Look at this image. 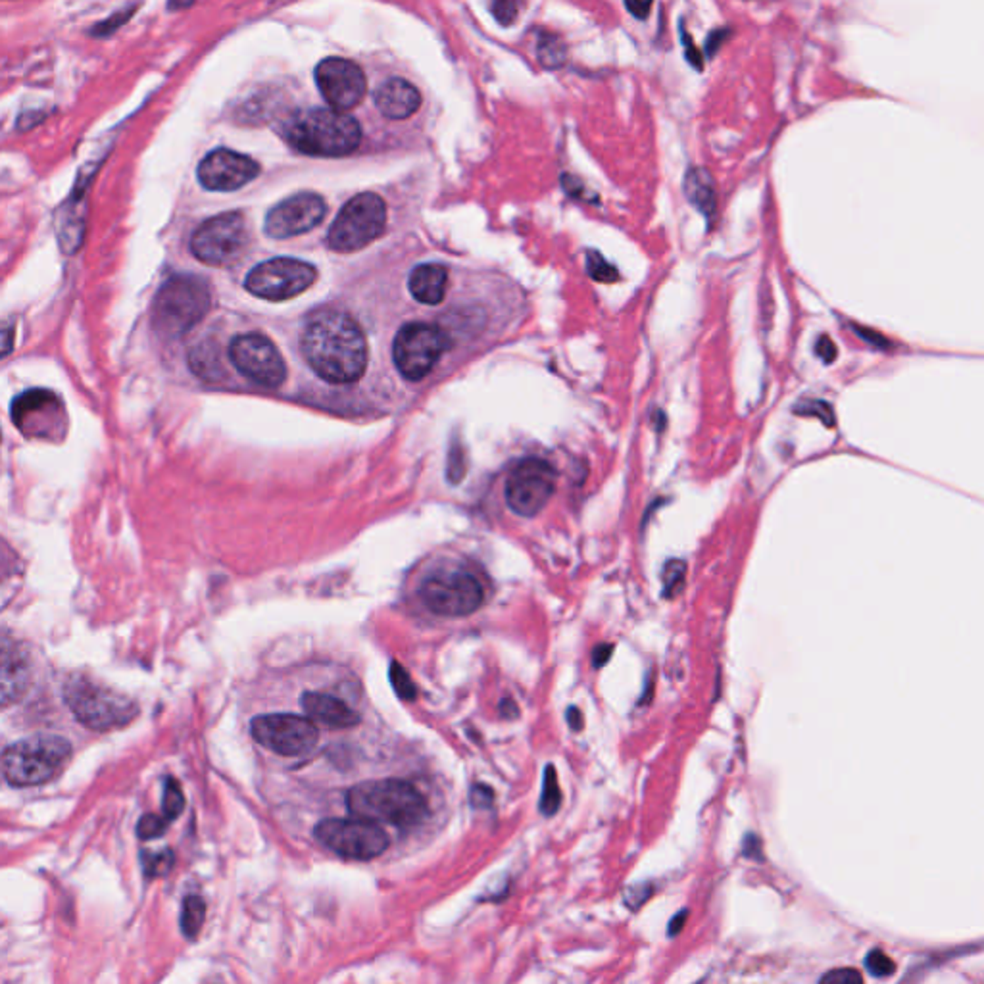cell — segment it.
Returning a JSON list of instances; mask_svg holds the SVG:
<instances>
[{
	"label": "cell",
	"mask_w": 984,
	"mask_h": 984,
	"mask_svg": "<svg viewBox=\"0 0 984 984\" xmlns=\"http://www.w3.org/2000/svg\"><path fill=\"white\" fill-rule=\"evenodd\" d=\"M64 700L79 723L91 731L125 727L139 713V706L129 696L81 675L65 683Z\"/></svg>",
	"instance_id": "5"
},
{
	"label": "cell",
	"mask_w": 984,
	"mask_h": 984,
	"mask_svg": "<svg viewBox=\"0 0 984 984\" xmlns=\"http://www.w3.org/2000/svg\"><path fill=\"white\" fill-rule=\"evenodd\" d=\"M560 806H562V792H560V786H557L556 769L554 765H546L545 777H543V792H540V803H538L540 813L552 817L557 813Z\"/></svg>",
	"instance_id": "25"
},
{
	"label": "cell",
	"mask_w": 984,
	"mask_h": 984,
	"mask_svg": "<svg viewBox=\"0 0 984 984\" xmlns=\"http://www.w3.org/2000/svg\"><path fill=\"white\" fill-rule=\"evenodd\" d=\"M490 12L500 25L507 27L517 20L519 5L517 0H490Z\"/></svg>",
	"instance_id": "31"
},
{
	"label": "cell",
	"mask_w": 984,
	"mask_h": 984,
	"mask_svg": "<svg viewBox=\"0 0 984 984\" xmlns=\"http://www.w3.org/2000/svg\"><path fill=\"white\" fill-rule=\"evenodd\" d=\"M815 352H817L819 358L823 359L825 364H832L834 359H836V347H834V342H832L829 337H825V335H823V337H819V340H817V344H815Z\"/></svg>",
	"instance_id": "38"
},
{
	"label": "cell",
	"mask_w": 984,
	"mask_h": 984,
	"mask_svg": "<svg viewBox=\"0 0 984 984\" xmlns=\"http://www.w3.org/2000/svg\"><path fill=\"white\" fill-rule=\"evenodd\" d=\"M684 191L691 202L702 210L706 216H712L715 210V187L713 179L706 170L694 168L688 172L684 179Z\"/></svg>",
	"instance_id": "23"
},
{
	"label": "cell",
	"mask_w": 984,
	"mask_h": 984,
	"mask_svg": "<svg viewBox=\"0 0 984 984\" xmlns=\"http://www.w3.org/2000/svg\"><path fill=\"white\" fill-rule=\"evenodd\" d=\"M347 808L354 817L399 829L416 827L429 815L425 796L412 782L400 779L368 781L352 786L347 792Z\"/></svg>",
	"instance_id": "2"
},
{
	"label": "cell",
	"mask_w": 984,
	"mask_h": 984,
	"mask_svg": "<svg viewBox=\"0 0 984 984\" xmlns=\"http://www.w3.org/2000/svg\"><path fill=\"white\" fill-rule=\"evenodd\" d=\"M798 414H803V416H817L819 419H822L827 428H834V414L829 404L822 402V400H808V402H802L798 404L796 408Z\"/></svg>",
	"instance_id": "33"
},
{
	"label": "cell",
	"mask_w": 984,
	"mask_h": 984,
	"mask_svg": "<svg viewBox=\"0 0 984 984\" xmlns=\"http://www.w3.org/2000/svg\"><path fill=\"white\" fill-rule=\"evenodd\" d=\"M390 683H392V686H395L397 694L402 700H416L418 688H416L412 677L408 675V671L399 662H395L390 665Z\"/></svg>",
	"instance_id": "29"
},
{
	"label": "cell",
	"mask_w": 984,
	"mask_h": 984,
	"mask_svg": "<svg viewBox=\"0 0 984 984\" xmlns=\"http://www.w3.org/2000/svg\"><path fill=\"white\" fill-rule=\"evenodd\" d=\"M612 654H614V645H598L595 648V652H593V665L596 669L604 667L605 664H608V660L612 658Z\"/></svg>",
	"instance_id": "41"
},
{
	"label": "cell",
	"mask_w": 984,
	"mask_h": 984,
	"mask_svg": "<svg viewBox=\"0 0 984 984\" xmlns=\"http://www.w3.org/2000/svg\"><path fill=\"white\" fill-rule=\"evenodd\" d=\"M192 3V0H172V8H185Z\"/></svg>",
	"instance_id": "45"
},
{
	"label": "cell",
	"mask_w": 984,
	"mask_h": 984,
	"mask_svg": "<svg viewBox=\"0 0 984 984\" xmlns=\"http://www.w3.org/2000/svg\"><path fill=\"white\" fill-rule=\"evenodd\" d=\"M173 851L172 850H162V851H153V854H143V865H144V875L149 877H163L168 875L172 871L173 867Z\"/></svg>",
	"instance_id": "28"
},
{
	"label": "cell",
	"mask_w": 984,
	"mask_h": 984,
	"mask_svg": "<svg viewBox=\"0 0 984 984\" xmlns=\"http://www.w3.org/2000/svg\"><path fill=\"white\" fill-rule=\"evenodd\" d=\"M683 577H684V566L681 562H671L667 564L665 567V596H674L679 593V588L683 586Z\"/></svg>",
	"instance_id": "34"
},
{
	"label": "cell",
	"mask_w": 984,
	"mask_h": 984,
	"mask_svg": "<svg viewBox=\"0 0 984 984\" xmlns=\"http://www.w3.org/2000/svg\"><path fill=\"white\" fill-rule=\"evenodd\" d=\"M233 366L260 387L277 389L285 383L287 368L275 344L260 333H246L233 339L229 349Z\"/></svg>",
	"instance_id": "15"
},
{
	"label": "cell",
	"mask_w": 984,
	"mask_h": 984,
	"mask_svg": "<svg viewBox=\"0 0 984 984\" xmlns=\"http://www.w3.org/2000/svg\"><path fill=\"white\" fill-rule=\"evenodd\" d=\"M316 277V268L302 260L273 258L258 264L246 277L244 287L260 299L289 300L314 285Z\"/></svg>",
	"instance_id": "13"
},
{
	"label": "cell",
	"mask_w": 984,
	"mask_h": 984,
	"mask_svg": "<svg viewBox=\"0 0 984 984\" xmlns=\"http://www.w3.org/2000/svg\"><path fill=\"white\" fill-rule=\"evenodd\" d=\"M72 756V744L58 734H33L3 752V777L12 786L51 781Z\"/></svg>",
	"instance_id": "4"
},
{
	"label": "cell",
	"mask_w": 984,
	"mask_h": 984,
	"mask_svg": "<svg viewBox=\"0 0 984 984\" xmlns=\"http://www.w3.org/2000/svg\"><path fill=\"white\" fill-rule=\"evenodd\" d=\"M686 915H688V911H679V913L674 917V921L669 923V929H667L669 937H675V934L681 932V929H683V925H684V921H686Z\"/></svg>",
	"instance_id": "44"
},
{
	"label": "cell",
	"mask_w": 984,
	"mask_h": 984,
	"mask_svg": "<svg viewBox=\"0 0 984 984\" xmlns=\"http://www.w3.org/2000/svg\"><path fill=\"white\" fill-rule=\"evenodd\" d=\"M500 715L504 719H516L519 715V710H517V704L512 700V698H504L500 702Z\"/></svg>",
	"instance_id": "42"
},
{
	"label": "cell",
	"mask_w": 984,
	"mask_h": 984,
	"mask_svg": "<svg viewBox=\"0 0 984 984\" xmlns=\"http://www.w3.org/2000/svg\"><path fill=\"white\" fill-rule=\"evenodd\" d=\"M316 841L347 860H373L389 848L390 839L381 823L369 819H323L314 829Z\"/></svg>",
	"instance_id": "10"
},
{
	"label": "cell",
	"mask_w": 984,
	"mask_h": 984,
	"mask_svg": "<svg viewBox=\"0 0 984 984\" xmlns=\"http://www.w3.org/2000/svg\"><path fill=\"white\" fill-rule=\"evenodd\" d=\"M683 43H684V56H686V60L691 62L696 70H702V68H704L702 54H700V51L696 48L694 41L691 39V35H688L686 31L683 33Z\"/></svg>",
	"instance_id": "39"
},
{
	"label": "cell",
	"mask_w": 984,
	"mask_h": 984,
	"mask_svg": "<svg viewBox=\"0 0 984 984\" xmlns=\"http://www.w3.org/2000/svg\"><path fill=\"white\" fill-rule=\"evenodd\" d=\"M863 977L856 969H834L822 977L823 984H861Z\"/></svg>",
	"instance_id": "35"
},
{
	"label": "cell",
	"mask_w": 984,
	"mask_h": 984,
	"mask_svg": "<svg viewBox=\"0 0 984 984\" xmlns=\"http://www.w3.org/2000/svg\"><path fill=\"white\" fill-rule=\"evenodd\" d=\"M285 137L302 154L339 158L358 149L362 127L347 112L310 108L292 113L285 123Z\"/></svg>",
	"instance_id": "3"
},
{
	"label": "cell",
	"mask_w": 984,
	"mask_h": 984,
	"mask_svg": "<svg viewBox=\"0 0 984 984\" xmlns=\"http://www.w3.org/2000/svg\"><path fill=\"white\" fill-rule=\"evenodd\" d=\"M27 681H29V674H27L25 658L10 645H5L3 648V706L5 708L25 691Z\"/></svg>",
	"instance_id": "22"
},
{
	"label": "cell",
	"mask_w": 984,
	"mask_h": 984,
	"mask_svg": "<svg viewBox=\"0 0 984 984\" xmlns=\"http://www.w3.org/2000/svg\"><path fill=\"white\" fill-rule=\"evenodd\" d=\"M375 106L389 120H408L421 106V93L406 79L392 77L375 91Z\"/></svg>",
	"instance_id": "20"
},
{
	"label": "cell",
	"mask_w": 984,
	"mask_h": 984,
	"mask_svg": "<svg viewBox=\"0 0 984 984\" xmlns=\"http://www.w3.org/2000/svg\"><path fill=\"white\" fill-rule=\"evenodd\" d=\"M251 734L258 744L287 758L310 753L320 738L314 721L294 713L258 715L251 723Z\"/></svg>",
	"instance_id": "12"
},
{
	"label": "cell",
	"mask_w": 984,
	"mask_h": 984,
	"mask_svg": "<svg viewBox=\"0 0 984 984\" xmlns=\"http://www.w3.org/2000/svg\"><path fill=\"white\" fill-rule=\"evenodd\" d=\"M168 825H170L168 817L146 813V815L141 817V822L137 825V832H139V836L143 841H151V839H158V836H162L163 832H166Z\"/></svg>",
	"instance_id": "30"
},
{
	"label": "cell",
	"mask_w": 984,
	"mask_h": 984,
	"mask_svg": "<svg viewBox=\"0 0 984 984\" xmlns=\"http://www.w3.org/2000/svg\"><path fill=\"white\" fill-rule=\"evenodd\" d=\"M206 917V904L201 896H187L182 911V930L187 939H196Z\"/></svg>",
	"instance_id": "24"
},
{
	"label": "cell",
	"mask_w": 984,
	"mask_h": 984,
	"mask_svg": "<svg viewBox=\"0 0 984 984\" xmlns=\"http://www.w3.org/2000/svg\"><path fill=\"white\" fill-rule=\"evenodd\" d=\"M425 608L440 617H467L485 602L481 579L464 567H440L419 585Z\"/></svg>",
	"instance_id": "7"
},
{
	"label": "cell",
	"mask_w": 984,
	"mask_h": 984,
	"mask_svg": "<svg viewBox=\"0 0 984 984\" xmlns=\"http://www.w3.org/2000/svg\"><path fill=\"white\" fill-rule=\"evenodd\" d=\"M210 308L208 285L199 277L182 275L163 285L154 300V327L168 339L185 335Z\"/></svg>",
	"instance_id": "6"
},
{
	"label": "cell",
	"mask_w": 984,
	"mask_h": 984,
	"mask_svg": "<svg viewBox=\"0 0 984 984\" xmlns=\"http://www.w3.org/2000/svg\"><path fill=\"white\" fill-rule=\"evenodd\" d=\"M183 808H185V796L182 792V786L177 784L175 779H168L166 786H163V800H162L163 817H168L170 822H173V819L182 815Z\"/></svg>",
	"instance_id": "27"
},
{
	"label": "cell",
	"mask_w": 984,
	"mask_h": 984,
	"mask_svg": "<svg viewBox=\"0 0 984 984\" xmlns=\"http://www.w3.org/2000/svg\"><path fill=\"white\" fill-rule=\"evenodd\" d=\"M387 227V204L379 194L362 192L344 204L327 242L337 252H354L379 239Z\"/></svg>",
	"instance_id": "9"
},
{
	"label": "cell",
	"mask_w": 984,
	"mask_h": 984,
	"mask_svg": "<svg viewBox=\"0 0 984 984\" xmlns=\"http://www.w3.org/2000/svg\"><path fill=\"white\" fill-rule=\"evenodd\" d=\"M854 333H856V335H860V337H861V339H863L865 342H869V344H873V347H877V349H882V350H887V349H891V342H889V339H887V337H882V335H881V333H877V331H871V330H867V327H860V325H854Z\"/></svg>",
	"instance_id": "37"
},
{
	"label": "cell",
	"mask_w": 984,
	"mask_h": 984,
	"mask_svg": "<svg viewBox=\"0 0 984 984\" xmlns=\"http://www.w3.org/2000/svg\"><path fill=\"white\" fill-rule=\"evenodd\" d=\"M300 708L316 725L327 729H352L359 723V713L347 702L325 693H304Z\"/></svg>",
	"instance_id": "19"
},
{
	"label": "cell",
	"mask_w": 984,
	"mask_h": 984,
	"mask_svg": "<svg viewBox=\"0 0 984 984\" xmlns=\"http://www.w3.org/2000/svg\"><path fill=\"white\" fill-rule=\"evenodd\" d=\"M300 344L310 368L327 383H354L366 371V337L359 325L342 311L325 310L311 316Z\"/></svg>",
	"instance_id": "1"
},
{
	"label": "cell",
	"mask_w": 984,
	"mask_h": 984,
	"mask_svg": "<svg viewBox=\"0 0 984 984\" xmlns=\"http://www.w3.org/2000/svg\"><path fill=\"white\" fill-rule=\"evenodd\" d=\"M327 214L325 201L316 192H299L289 196L270 210L266 233L271 239H289L311 231Z\"/></svg>",
	"instance_id": "17"
},
{
	"label": "cell",
	"mask_w": 984,
	"mask_h": 984,
	"mask_svg": "<svg viewBox=\"0 0 984 984\" xmlns=\"http://www.w3.org/2000/svg\"><path fill=\"white\" fill-rule=\"evenodd\" d=\"M538 58H540V62H543L545 68H548V70L560 68V65L566 64V46H564V43L557 37L545 35L538 43Z\"/></svg>",
	"instance_id": "26"
},
{
	"label": "cell",
	"mask_w": 984,
	"mask_h": 984,
	"mask_svg": "<svg viewBox=\"0 0 984 984\" xmlns=\"http://www.w3.org/2000/svg\"><path fill=\"white\" fill-rule=\"evenodd\" d=\"M492 800H495V792L487 784H475L471 789V806L473 808H488Z\"/></svg>",
	"instance_id": "36"
},
{
	"label": "cell",
	"mask_w": 984,
	"mask_h": 984,
	"mask_svg": "<svg viewBox=\"0 0 984 984\" xmlns=\"http://www.w3.org/2000/svg\"><path fill=\"white\" fill-rule=\"evenodd\" d=\"M448 281L450 273L448 268L437 264V261H429V264L418 266L408 279V289L412 297L428 306H437L445 300L448 292Z\"/></svg>",
	"instance_id": "21"
},
{
	"label": "cell",
	"mask_w": 984,
	"mask_h": 984,
	"mask_svg": "<svg viewBox=\"0 0 984 984\" xmlns=\"http://www.w3.org/2000/svg\"><path fill=\"white\" fill-rule=\"evenodd\" d=\"M314 75L325 103L340 112L356 108L368 93V81L362 68L347 58L331 56L321 60Z\"/></svg>",
	"instance_id": "16"
},
{
	"label": "cell",
	"mask_w": 984,
	"mask_h": 984,
	"mask_svg": "<svg viewBox=\"0 0 984 984\" xmlns=\"http://www.w3.org/2000/svg\"><path fill=\"white\" fill-rule=\"evenodd\" d=\"M450 347L452 337L440 325L412 321L400 327L397 333L392 342V358L404 379L421 381L437 368Z\"/></svg>",
	"instance_id": "8"
},
{
	"label": "cell",
	"mask_w": 984,
	"mask_h": 984,
	"mask_svg": "<svg viewBox=\"0 0 984 984\" xmlns=\"http://www.w3.org/2000/svg\"><path fill=\"white\" fill-rule=\"evenodd\" d=\"M654 0H625L627 10L638 20H646L652 10Z\"/></svg>",
	"instance_id": "40"
},
{
	"label": "cell",
	"mask_w": 984,
	"mask_h": 984,
	"mask_svg": "<svg viewBox=\"0 0 984 984\" xmlns=\"http://www.w3.org/2000/svg\"><path fill=\"white\" fill-rule=\"evenodd\" d=\"M865 967L869 973L881 979L891 977L894 973L892 959L884 952H881V950H871V952H869V956L865 958Z\"/></svg>",
	"instance_id": "32"
},
{
	"label": "cell",
	"mask_w": 984,
	"mask_h": 984,
	"mask_svg": "<svg viewBox=\"0 0 984 984\" xmlns=\"http://www.w3.org/2000/svg\"><path fill=\"white\" fill-rule=\"evenodd\" d=\"M557 475L543 458H525L510 471L504 487L506 504L516 516L535 517L554 497Z\"/></svg>",
	"instance_id": "11"
},
{
	"label": "cell",
	"mask_w": 984,
	"mask_h": 984,
	"mask_svg": "<svg viewBox=\"0 0 984 984\" xmlns=\"http://www.w3.org/2000/svg\"><path fill=\"white\" fill-rule=\"evenodd\" d=\"M246 241V221L239 212H227L204 221L196 229L191 251L208 266H229L242 254Z\"/></svg>",
	"instance_id": "14"
},
{
	"label": "cell",
	"mask_w": 984,
	"mask_h": 984,
	"mask_svg": "<svg viewBox=\"0 0 984 984\" xmlns=\"http://www.w3.org/2000/svg\"><path fill=\"white\" fill-rule=\"evenodd\" d=\"M567 723H569V727H571L573 731H581V729H583L585 719H583V713H581L579 708L571 706V708L567 710Z\"/></svg>",
	"instance_id": "43"
},
{
	"label": "cell",
	"mask_w": 984,
	"mask_h": 984,
	"mask_svg": "<svg viewBox=\"0 0 984 984\" xmlns=\"http://www.w3.org/2000/svg\"><path fill=\"white\" fill-rule=\"evenodd\" d=\"M260 173L258 162L229 149L212 151L199 166V182L208 191L229 192L254 182Z\"/></svg>",
	"instance_id": "18"
}]
</instances>
